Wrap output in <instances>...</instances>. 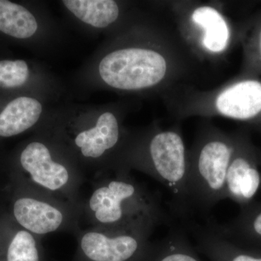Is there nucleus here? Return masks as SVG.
<instances>
[{"mask_svg": "<svg viewBox=\"0 0 261 261\" xmlns=\"http://www.w3.org/2000/svg\"><path fill=\"white\" fill-rule=\"evenodd\" d=\"M201 63L185 45L169 15L149 25L145 41L117 48L102 58L99 73L117 90L154 91L160 95L190 84Z\"/></svg>", "mask_w": 261, "mask_h": 261, "instance_id": "f257e3e1", "label": "nucleus"}, {"mask_svg": "<svg viewBox=\"0 0 261 261\" xmlns=\"http://www.w3.org/2000/svg\"><path fill=\"white\" fill-rule=\"evenodd\" d=\"M120 154L116 171L130 168L146 173L170 192L171 214L181 221L190 219L187 192L188 149L178 121L169 128L154 125L132 141Z\"/></svg>", "mask_w": 261, "mask_h": 261, "instance_id": "f03ea898", "label": "nucleus"}, {"mask_svg": "<svg viewBox=\"0 0 261 261\" xmlns=\"http://www.w3.org/2000/svg\"><path fill=\"white\" fill-rule=\"evenodd\" d=\"M81 212L94 228L154 229L159 225H173V218L161 205L159 195L123 171L99 180L88 200L81 205Z\"/></svg>", "mask_w": 261, "mask_h": 261, "instance_id": "7ed1b4c3", "label": "nucleus"}, {"mask_svg": "<svg viewBox=\"0 0 261 261\" xmlns=\"http://www.w3.org/2000/svg\"><path fill=\"white\" fill-rule=\"evenodd\" d=\"M236 142L237 135L226 133L207 120L199 127L188 149L190 214L195 210L207 216L216 204L225 200L226 173Z\"/></svg>", "mask_w": 261, "mask_h": 261, "instance_id": "20e7f679", "label": "nucleus"}, {"mask_svg": "<svg viewBox=\"0 0 261 261\" xmlns=\"http://www.w3.org/2000/svg\"><path fill=\"white\" fill-rule=\"evenodd\" d=\"M165 106L178 121L191 117H222L252 121L261 116V82L234 81L207 90L179 84L161 94Z\"/></svg>", "mask_w": 261, "mask_h": 261, "instance_id": "39448f33", "label": "nucleus"}, {"mask_svg": "<svg viewBox=\"0 0 261 261\" xmlns=\"http://www.w3.org/2000/svg\"><path fill=\"white\" fill-rule=\"evenodd\" d=\"M165 5L185 45L201 64L222 61L232 43L233 32L221 4L172 1Z\"/></svg>", "mask_w": 261, "mask_h": 261, "instance_id": "423d86ee", "label": "nucleus"}, {"mask_svg": "<svg viewBox=\"0 0 261 261\" xmlns=\"http://www.w3.org/2000/svg\"><path fill=\"white\" fill-rule=\"evenodd\" d=\"M17 166L8 181L73 206L81 212L78 190L82 177L55 161L45 144L37 141L29 143L20 152Z\"/></svg>", "mask_w": 261, "mask_h": 261, "instance_id": "0eeeda50", "label": "nucleus"}, {"mask_svg": "<svg viewBox=\"0 0 261 261\" xmlns=\"http://www.w3.org/2000/svg\"><path fill=\"white\" fill-rule=\"evenodd\" d=\"M5 214L19 226L44 236L75 226L79 209L8 181Z\"/></svg>", "mask_w": 261, "mask_h": 261, "instance_id": "6e6552de", "label": "nucleus"}, {"mask_svg": "<svg viewBox=\"0 0 261 261\" xmlns=\"http://www.w3.org/2000/svg\"><path fill=\"white\" fill-rule=\"evenodd\" d=\"M154 228L106 229L80 233L74 261H139L151 242Z\"/></svg>", "mask_w": 261, "mask_h": 261, "instance_id": "1a4fd4ad", "label": "nucleus"}, {"mask_svg": "<svg viewBox=\"0 0 261 261\" xmlns=\"http://www.w3.org/2000/svg\"><path fill=\"white\" fill-rule=\"evenodd\" d=\"M258 159L246 137L237 135L236 145L226 173L225 199L244 208L255 202L261 188Z\"/></svg>", "mask_w": 261, "mask_h": 261, "instance_id": "9d476101", "label": "nucleus"}, {"mask_svg": "<svg viewBox=\"0 0 261 261\" xmlns=\"http://www.w3.org/2000/svg\"><path fill=\"white\" fill-rule=\"evenodd\" d=\"M181 224L195 240L197 250L211 261H261V252L232 243L207 224L200 225L189 219Z\"/></svg>", "mask_w": 261, "mask_h": 261, "instance_id": "9b49d317", "label": "nucleus"}, {"mask_svg": "<svg viewBox=\"0 0 261 261\" xmlns=\"http://www.w3.org/2000/svg\"><path fill=\"white\" fill-rule=\"evenodd\" d=\"M122 130L114 113L106 112L98 118L95 126L80 132L74 139L75 147L87 159L98 160L116 150L122 145Z\"/></svg>", "mask_w": 261, "mask_h": 261, "instance_id": "f8f14e48", "label": "nucleus"}, {"mask_svg": "<svg viewBox=\"0 0 261 261\" xmlns=\"http://www.w3.org/2000/svg\"><path fill=\"white\" fill-rule=\"evenodd\" d=\"M0 254L4 261H46L39 238L0 214Z\"/></svg>", "mask_w": 261, "mask_h": 261, "instance_id": "ddd939ff", "label": "nucleus"}, {"mask_svg": "<svg viewBox=\"0 0 261 261\" xmlns=\"http://www.w3.org/2000/svg\"><path fill=\"white\" fill-rule=\"evenodd\" d=\"M206 224L232 243L261 252V201L241 208L240 214L226 224H219L209 219Z\"/></svg>", "mask_w": 261, "mask_h": 261, "instance_id": "4468645a", "label": "nucleus"}, {"mask_svg": "<svg viewBox=\"0 0 261 261\" xmlns=\"http://www.w3.org/2000/svg\"><path fill=\"white\" fill-rule=\"evenodd\" d=\"M139 261H201L189 240L185 228L180 225L170 227L166 237L151 243Z\"/></svg>", "mask_w": 261, "mask_h": 261, "instance_id": "2eb2a0df", "label": "nucleus"}, {"mask_svg": "<svg viewBox=\"0 0 261 261\" xmlns=\"http://www.w3.org/2000/svg\"><path fill=\"white\" fill-rule=\"evenodd\" d=\"M42 112V105L34 98L13 99L0 113V137H14L29 129L39 121Z\"/></svg>", "mask_w": 261, "mask_h": 261, "instance_id": "dca6fc26", "label": "nucleus"}, {"mask_svg": "<svg viewBox=\"0 0 261 261\" xmlns=\"http://www.w3.org/2000/svg\"><path fill=\"white\" fill-rule=\"evenodd\" d=\"M63 3L76 18L95 28L116 23L121 13L118 3L113 0H65Z\"/></svg>", "mask_w": 261, "mask_h": 261, "instance_id": "f3484780", "label": "nucleus"}, {"mask_svg": "<svg viewBox=\"0 0 261 261\" xmlns=\"http://www.w3.org/2000/svg\"><path fill=\"white\" fill-rule=\"evenodd\" d=\"M38 29L37 20L21 5L0 0V32L17 39L32 37Z\"/></svg>", "mask_w": 261, "mask_h": 261, "instance_id": "a211bd4d", "label": "nucleus"}, {"mask_svg": "<svg viewBox=\"0 0 261 261\" xmlns=\"http://www.w3.org/2000/svg\"><path fill=\"white\" fill-rule=\"evenodd\" d=\"M28 65L23 61H0V88H15L29 80Z\"/></svg>", "mask_w": 261, "mask_h": 261, "instance_id": "6ab92c4d", "label": "nucleus"}, {"mask_svg": "<svg viewBox=\"0 0 261 261\" xmlns=\"http://www.w3.org/2000/svg\"><path fill=\"white\" fill-rule=\"evenodd\" d=\"M255 46L256 47V50L258 51V57L261 60V29H260V32H259L258 35H257V37L256 38V40H255Z\"/></svg>", "mask_w": 261, "mask_h": 261, "instance_id": "aec40b11", "label": "nucleus"}, {"mask_svg": "<svg viewBox=\"0 0 261 261\" xmlns=\"http://www.w3.org/2000/svg\"><path fill=\"white\" fill-rule=\"evenodd\" d=\"M0 261H4L3 260V257L1 256V254H0Z\"/></svg>", "mask_w": 261, "mask_h": 261, "instance_id": "412c9836", "label": "nucleus"}]
</instances>
